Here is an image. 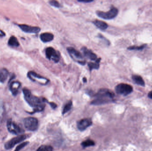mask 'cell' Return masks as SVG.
<instances>
[{
	"label": "cell",
	"mask_w": 152,
	"mask_h": 151,
	"mask_svg": "<svg viewBox=\"0 0 152 151\" xmlns=\"http://www.w3.org/2000/svg\"><path fill=\"white\" fill-rule=\"evenodd\" d=\"M21 83L19 81H13L11 82L9 85V90L13 96H16L18 94Z\"/></svg>",
	"instance_id": "cell-13"
},
{
	"label": "cell",
	"mask_w": 152,
	"mask_h": 151,
	"mask_svg": "<svg viewBox=\"0 0 152 151\" xmlns=\"http://www.w3.org/2000/svg\"><path fill=\"white\" fill-rule=\"evenodd\" d=\"M93 23L98 28L102 30H106L108 28V25L107 23L102 20H96L93 21Z\"/></svg>",
	"instance_id": "cell-17"
},
{
	"label": "cell",
	"mask_w": 152,
	"mask_h": 151,
	"mask_svg": "<svg viewBox=\"0 0 152 151\" xmlns=\"http://www.w3.org/2000/svg\"><path fill=\"white\" fill-rule=\"evenodd\" d=\"M52 148L48 145H43L40 146L37 151H52Z\"/></svg>",
	"instance_id": "cell-23"
},
{
	"label": "cell",
	"mask_w": 152,
	"mask_h": 151,
	"mask_svg": "<svg viewBox=\"0 0 152 151\" xmlns=\"http://www.w3.org/2000/svg\"><path fill=\"white\" fill-rule=\"evenodd\" d=\"M8 45L11 47H17L19 46V42L16 37L14 36H12L9 40Z\"/></svg>",
	"instance_id": "cell-19"
},
{
	"label": "cell",
	"mask_w": 152,
	"mask_h": 151,
	"mask_svg": "<svg viewBox=\"0 0 152 151\" xmlns=\"http://www.w3.org/2000/svg\"><path fill=\"white\" fill-rule=\"evenodd\" d=\"M132 79L134 81V82L137 85L141 86H145V83L144 80L141 76L139 75H134L132 76Z\"/></svg>",
	"instance_id": "cell-18"
},
{
	"label": "cell",
	"mask_w": 152,
	"mask_h": 151,
	"mask_svg": "<svg viewBox=\"0 0 152 151\" xmlns=\"http://www.w3.org/2000/svg\"><path fill=\"white\" fill-rule=\"evenodd\" d=\"M27 135L25 134L20 135L18 136L14 137L5 143L4 145L5 148L6 150H9L13 148L15 145L27 139Z\"/></svg>",
	"instance_id": "cell-9"
},
{
	"label": "cell",
	"mask_w": 152,
	"mask_h": 151,
	"mask_svg": "<svg viewBox=\"0 0 152 151\" xmlns=\"http://www.w3.org/2000/svg\"><path fill=\"white\" fill-rule=\"evenodd\" d=\"M101 58L98 59L95 63L89 62L88 63V66L90 69V71H92L94 69H98L100 67L99 62H100Z\"/></svg>",
	"instance_id": "cell-20"
},
{
	"label": "cell",
	"mask_w": 152,
	"mask_h": 151,
	"mask_svg": "<svg viewBox=\"0 0 152 151\" xmlns=\"http://www.w3.org/2000/svg\"><path fill=\"white\" fill-rule=\"evenodd\" d=\"M145 45H146L145 44H144L140 46H130L129 47H128L127 49L129 50H141L145 47Z\"/></svg>",
	"instance_id": "cell-25"
},
{
	"label": "cell",
	"mask_w": 152,
	"mask_h": 151,
	"mask_svg": "<svg viewBox=\"0 0 152 151\" xmlns=\"http://www.w3.org/2000/svg\"><path fill=\"white\" fill-rule=\"evenodd\" d=\"M40 39L44 43L51 42L54 40V36L52 33L45 32L40 34Z\"/></svg>",
	"instance_id": "cell-15"
},
{
	"label": "cell",
	"mask_w": 152,
	"mask_h": 151,
	"mask_svg": "<svg viewBox=\"0 0 152 151\" xmlns=\"http://www.w3.org/2000/svg\"><path fill=\"white\" fill-rule=\"evenodd\" d=\"M9 75V72L7 69L2 68L0 69V82L4 83Z\"/></svg>",
	"instance_id": "cell-16"
},
{
	"label": "cell",
	"mask_w": 152,
	"mask_h": 151,
	"mask_svg": "<svg viewBox=\"0 0 152 151\" xmlns=\"http://www.w3.org/2000/svg\"><path fill=\"white\" fill-rule=\"evenodd\" d=\"M78 2H83V3H90L92 2L93 1H78Z\"/></svg>",
	"instance_id": "cell-30"
},
{
	"label": "cell",
	"mask_w": 152,
	"mask_h": 151,
	"mask_svg": "<svg viewBox=\"0 0 152 151\" xmlns=\"http://www.w3.org/2000/svg\"><path fill=\"white\" fill-rule=\"evenodd\" d=\"M72 102L71 101L68 102L66 104L65 106L64 107L62 111V114H64L65 113H67L68 111H70L71 109L72 106Z\"/></svg>",
	"instance_id": "cell-22"
},
{
	"label": "cell",
	"mask_w": 152,
	"mask_h": 151,
	"mask_svg": "<svg viewBox=\"0 0 152 151\" xmlns=\"http://www.w3.org/2000/svg\"><path fill=\"white\" fill-rule=\"evenodd\" d=\"M22 91L26 102L30 106L33 108V112L31 113L41 112L44 109L45 107L44 102H46L45 98H40L33 95L31 91L27 88H23Z\"/></svg>",
	"instance_id": "cell-1"
},
{
	"label": "cell",
	"mask_w": 152,
	"mask_h": 151,
	"mask_svg": "<svg viewBox=\"0 0 152 151\" xmlns=\"http://www.w3.org/2000/svg\"><path fill=\"white\" fill-rule=\"evenodd\" d=\"M29 142L28 141H26V142H23V143H21L16 148L14 151H20L22 148H23L24 147H25L26 145H27L29 144Z\"/></svg>",
	"instance_id": "cell-26"
},
{
	"label": "cell",
	"mask_w": 152,
	"mask_h": 151,
	"mask_svg": "<svg viewBox=\"0 0 152 151\" xmlns=\"http://www.w3.org/2000/svg\"><path fill=\"white\" fill-rule=\"evenodd\" d=\"M18 26L22 31L26 33H37L40 31V28L38 27L29 26L26 24H19Z\"/></svg>",
	"instance_id": "cell-12"
},
{
	"label": "cell",
	"mask_w": 152,
	"mask_h": 151,
	"mask_svg": "<svg viewBox=\"0 0 152 151\" xmlns=\"http://www.w3.org/2000/svg\"><path fill=\"white\" fill-rule=\"evenodd\" d=\"M95 142L91 140H87L82 142L81 145L83 148H86V147H90L94 145Z\"/></svg>",
	"instance_id": "cell-21"
},
{
	"label": "cell",
	"mask_w": 152,
	"mask_h": 151,
	"mask_svg": "<svg viewBox=\"0 0 152 151\" xmlns=\"http://www.w3.org/2000/svg\"><path fill=\"white\" fill-rule=\"evenodd\" d=\"M5 36V33L3 31L0 29V36L1 37H3Z\"/></svg>",
	"instance_id": "cell-29"
},
{
	"label": "cell",
	"mask_w": 152,
	"mask_h": 151,
	"mask_svg": "<svg viewBox=\"0 0 152 151\" xmlns=\"http://www.w3.org/2000/svg\"><path fill=\"white\" fill-rule=\"evenodd\" d=\"M5 112V107L4 103L2 100H0V122L1 121Z\"/></svg>",
	"instance_id": "cell-24"
},
{
	"label": "cell",
	"mask_w": 152,
	"mask_h": 151,
	"mask_svg": "<svg viewBox=\"0 0 152 151\" xmlns=\"http://www.w3.org/2000/svg\"><path fill=\"white\" fill-rule=\"evenodd\" d=\"M25 127L27 130L30 131H36L38 127V121L33 117H28L23 120Z\"/></svg>",
	"instance_id": "cell-4"
},
{
	"label": "cell",
	"mask_w": 152,
	"mask_h": 151,
	"mask_svg": "<svg viewBox=\"0 0 152 151\" xmlns=\"http://www.w3.org/2000/svg\"><path fill=\"white\" fill-rule=\"evenodd\" d=\"M92 120L90 118H85L80 120L77 123V127L79 130L84 131L86 130L88 127L92 125Z\"/></svg>",
	"instance_id": "cell-11"
},
{
	"label": "cell",
	"mask_w": 152,
	"mask_h": 151,
	"mask_svg": "<svg viewBox=\"0 0 152 151\" xmlns=\"http://www.w3.org/2000/svg\"><path fill=\"white\" fill-rule=\"evenodd\" d=\"M27 76L30 80L34 82H37L40 85H47L49 82L48 79L37 74V73L34 71H30L29 72Z\"/></svg>",
	"instance_id": "cell-8"
},
{
	"label": "cell",
	"mask_w": 152,
	"mask_h": 151,
	"mask_svg": "<svg viewBox=\"0 0 152 151\" xmlns=\"http://www.w3.org/2000/svg\"><path fill=\"white\" fill-rule=\"evenodd\" d=\"M84 55H85L87 58H88L89 59H90L92 61H96L97 59V56L96 54L93 52V51L90 49L85 47H83L81 49Z\"/></svg>",
	"instance_id": "cell-14"
},
{
	"label": "cell",
	"mask_w": 152,
	"mask_h": 151,
	"mask_svg": "<svg viewBox=\"0 0 152 151\" xmlns=\"http://www.w3.org/2000/svg\"><path fill=\"white\" fill-rule=\"evenodd\" d=\"M115 91L117 94L127 96L133 92V88L131 86L125 83H121L115 87Z\"/></svg>",
	"instance_id": "cell-6"
},
{
	"label": "cell",
	"mask_w": 152,
	"mask_h": 151,
	"mask_svg": "<svg viewBox=\"0 0 152 151\" xmlns=\"http://www.w3.org/2000/svg\"><path fill=\"white\" fill-rule=\"evenodd\" d=\"M6 125L8 130L10 133L19 135L24 132L23 129L11 119H9Z\"/></svg>",
	"instance_id": "cell-7"
},
{
	"label": "cell",
	"mask_w": 152,
	"mask_h": 151,
	"mask_svg": "<svg viewBox=\"0 0 152 151\" xmlns=\"http://www.w3.org/2000/svg\"><path fill=\"white\" fill-rule=\"evenodd\" d=\"M115 94L112 91L107 89H101L95 94L96 98L93 100L91 104L94 105H99L112 101Z\"/></svg>",
	"instance_id": "cell-2"
},
{
	"label": "cell",
	"mask_w": 152,
	"mask_h": 151,
	"mask_svg": "<svg viewBox=\"0 0 152 151\" xmlns=\"http://www.w3.org/2000/svg\"><path fill=\"white\" fill-rule=\"evenodd\" d=\"M49 4L52 6L56 7V8H60V4L58 1H49Z\"/></svg>",
	"instance_id": "cell-27"
},
{
	"label": "cell",
	"mask_w": 152,
	"mask_h": 151,
	"mask_svg": "<svg viewBox=\"0 0 152 151\" xmlns=\"http://www.w3.org/2000/svg\"><path fill=\"white\" fill-rule=\"evenodd\" d=\"M49 104H50V105L51 106L52 108H53V109H55L57 107L56 104L54 103V102H49Z\"/></svg>",
	"instance_id": "cell-28"
},
{
	"label": "cell",
	"mask_w": 152,
	"mask_h": 151,
	"mask_svg": "<svg viewBox=\"0 0 152 151\" xmlns=\"http://www.w3.org/2000/svg\"><path fill=\"white\" fill-rule=\"evenodd\" d=\"M83 82H87V79H86L85 78H83Z\"/></svg>",
	"instance_id": "cell-32"
},
{
	"label": "cell",
	"mask_w": 152,
	"mask_h": 151,
	"mask_svg": "<svg viewBox=\"0 0 152 151\" xmlns=\"http://www.w3.org/2000/svg\"><path fill=\"white\" fill-rule=\"evenodd\" d=\"M67 50L70 54V56L74 60L76 61L79 64L83 65H85L86 61L82 54L79 51H78V50H76L75 48L72 47H67Z\"/></svg>",
	"instance_id": "cell-3"
},
{
	"label": "cell",
	"mask_w": 152,
	"mask_h": 151,
	"mask_svg": "<svg viewBox=\"0 0 152 151\" xmlns=\"http://www.w3.org/2000/svg\"><path fill=\"white\" fill-rule=\"evenodd\" d=\"M148 97L152 99V91H150L148 94Z\"/></svg>",
	"instance_id": "cell-31"
},
{
	"label": "cell",
	"mask_w": 152,
	"mask_h": 151,
	"mask_svg": "<svg viewBox=\"0 0 152 151\" xmlns=\"http://www.w3.org/2000/svg\"><path fill=\"white\" fill-rule=\"evenodd\" d=\"M118 13L117 9L113 7L107 12H104L102 11H97L96 14L99 17L105 20H111L117 16Z\"/></svg>",
	"instance_id": "cell-5"
},
{
	"label": "cell",
	"mask_w": 152,
	"mask_h": 151,
	"mask_svg": "<svg viewBox=\"0 0 152 151\" xmlns=\"http://www.w3.org/2000/svg\"><path fill=\"white\" fill-rule=\"evenodd\" d=\"M45 55L47 59L56 63L59 61V54L53 47H48L45 49Z\"/></svg>",
	"instance_id": "cell-10"
}]
</instances>
